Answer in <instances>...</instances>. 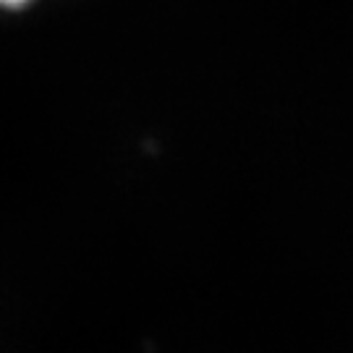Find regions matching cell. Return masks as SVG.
Wrapping results in <instances>:
<instances>
[{
  "label": "cell",
  "instance_id": "obj_1",
  "mask_svg": "<svg viewBox=\"0 0 353 353\" xmlns=\"http://www.w3.org/2000/svg\"><path fill=\"white\" fill-rule=\"evenodd\" d=\"M26 0H0V6H8V8H16V6H24Z\"/></svg>",
  "mask_w": 353,
  "mask_h": 353
}]
</instances>
